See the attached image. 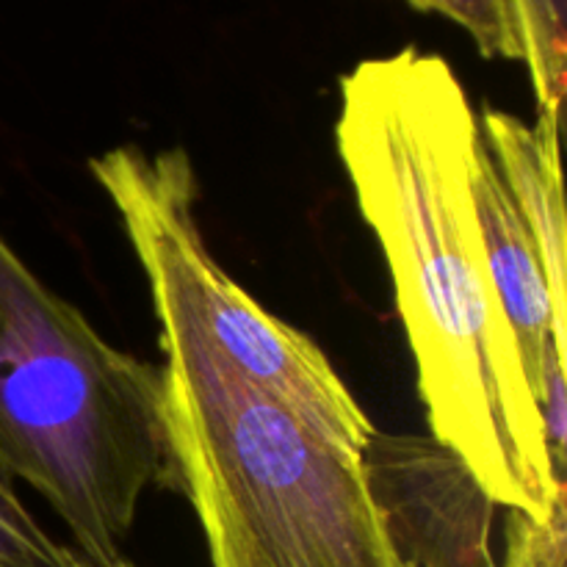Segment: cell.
I'll return each instance as SVG.
<instances>
[{"label":"cell","instance_id":"30bf717a","mask_svg":"<svg viewBox=\"0 0 567 567\" xmlns=\"http://www.w3.org/2000/svg\"><path fill=\"white\" fill-rule=\"evenodd\" d=\"M408 3L419 11L452 20L474 39L480 53L487 59H524L513 0H408Z\"/></svg>","mask_w":567,"mask_h":567},{"label":"cell","instance_id":"5b68a950","mask_svg":"<svg viewBox=\"0 0 567 567\" xmlns=\"http://www.w3.org/2000/svg\"><path fill=\"white\" fill-rule=\"evenodd\" d=\"M363 468L404 565L498 567L491 548L496 504L449 449L374 432Z\"/></svg>","mask_w":567,"mask_h":567},{"label":"cell","instance_id":"6da1fadb","mask_svg":"<svg viewBox=\"0 0 567 567\" xmlns=\"http://www.w3.org/2000/svg\"><path fill=\"white\" fill-rule=\"evenodd\" d=\"M480 133L443 55L402 48L341 78L338 155L391 269L432 441L496 507L548 520L565 480L487 269L471 186Z\"/></svg>","mask_w":567,"mask_h":567},{"label":"cell","instance_id":"8992f818","mask_svg":"<svg viewBox=\"0 0 567 567\" xmlns=\"http://www.w3.org/2000/svg\"><path fill=\"white\" fill-rule=\"evenodd\" d=\"M476 219H480L482 244H485L487 269L496 286L498 302L507 313L509 327L518 341L526 377L540 393L546 371L554 363L567 365V321L559 319L551 302L540 252L518 214V205L509 197L496 158L480 133L471 166Z\"/></svg>","mask_w":567,"mask_h":567},{"label":"cell","instance_id":"ba28073f","mask_svg":"<svg viewBox=\"0 0 567 567\" xmlns=\"http://www.w3.org/2000/svg\"><path fill=\"white\" fill-rule=\"evenodd\" d=\"M524 59L535 86L537 120L559 125L567 83V0H513Z\"/></svg>","mask_w":567,"mask_h":567},{"label":"cell","instance_id":"52a82bcc","mask_svg":"<svg viewBox=\"0 0 567 567\" xmlns=\"http://www.w3.org/2000/svg\"><path fill=\"white\" fill-rule=\"evenodd\" d=\"M482 136L496 158L498 175L540 252L551 302L567 321L565 275V188L559 164V125L537 120L535 127L504 111L480 116Z\"/></svg>","mask_w":567,"mask_h":567},{"label":"cell","instance_id":"7a4b0ae2","mask_svg":"<svg viewBox=\"0 0 567 567\" xmlns=\"http://www.w3.org/2000/svg\"><path fill=\"white\" fill-rule=\"evenodd\" d=\"M147 286L172 482L197 513L210 567H408L363 457L241 380L181 297L155 277Z\"/></svg>","mask_w":567,"mask_h":567},{"label":"cell","instance_id":"8fae6325","mask_svg":"<svg viewBox=\"0 0 567 567\" xmlns=\"http://www.w3.org/2000/svg\"><path fill=\"white\" fill-rule=\"evenodd\" d=\"M507 551L498 567H565V502L548 520L507 509Z\"/></svg>","mask_w":567,"mask_h":567},{"label":"cell","instance_id":"3957f363","mask_svg":"<svg viewBox=\"0 0 567 567\" xmlns=\"http://www.w3.org/2000/svg\"><path fill=\"white\" fill-rule=\"evenodd\" d=\"M0 474L25 482L89 567H114L172 482L161 369L111 347L0 238Z\"/></svg>","mask_w":567,"mask_h":567},{"label":"cell","instance_id":"277c9868","mask_svg":"<svg viewBox=\"0 0 567 567\" xmlns=\"http://www.w3.org/2000/svg\"><path fill=\"white\" fill-rule=\"evenodd\" d=\"M89 166L114 203L144 277L166 282L181 297L216 354L321 437L363 457L374 424L324 349L266 313L205 244L188 155L116 147Z\"/></svg>","mask_w":567,"mask_h":567},{"label":"cell","instance_id":"9c48e42d","mask_svg":"<svg viewBox=\"0 0 567 567\" xmlns=\"http://www.w3.org/2000/svg\"><path fill=\"white\" fill-rule=\"evenodd\" d=\"M0 567H89L75 551L55 543L17 496L14 482L0 474Z\"/></svg>","mask_w":567,"mask_h":567},{"label":"cell","instance_id":"7c38bea8","mask_svg":"<svg viewBox=\"0 0 567 567\" xmlns=\"http://www.w3.org/2000/svg\"><path fill=\"white\" fill-rule=\"evenodd\" d=\"M114 567H136V565H131V563H127V559H120V563H116Z\"/></svg>","mask_w":567,"mask_h":567}]
</instances>
